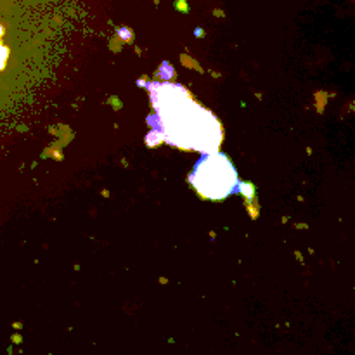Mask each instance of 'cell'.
I'll use <instances>...</instances> for the list:
<instances>
[{"label":"cell","instance_id":"obj_2","mask_svg":"<svg viewBox=\"0 0 355 355\" xmlns=\"http://www.w3.org/2000/svg\"><path fill=\"white\" fill-rule=\"evenodd\" d=\"M194 189L208 200H225L238 186V172L224 153L203 155L189 175Z\"/></svg>","mask_w":355,"mask_h":355},{"label":"cell","instance_id":"obj_1","mask_svg":"<svg viewBox=\"0 0 355 355\" xmlns=\"http://www.w3.org/2000/svg\"><path fill=\"white\" fill-rule=\"evenodd\" d=\"M151 103L156 114L149 120L155 123V130L162 132L163 141L205 155L217 153L222 142L220 123L184 87L173 83L153 85Z\"/></svg>","mask_w":355,"mask_h":355}]
</instances>
